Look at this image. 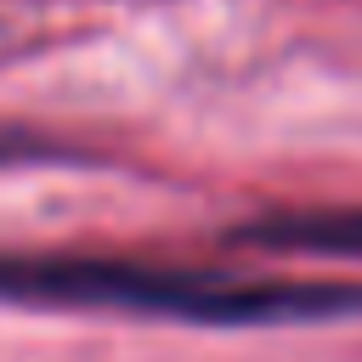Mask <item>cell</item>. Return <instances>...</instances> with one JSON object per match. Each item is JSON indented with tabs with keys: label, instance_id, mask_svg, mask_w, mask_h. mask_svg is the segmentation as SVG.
Masks as SVG:
<instances>
[{
	"label": "cell",
	"instance_id": "2",
	"mask_svg": "<svg viewBox=\"0 0 362 362\" xmlns=\"http://www.w3.org/2000/svg\"><path fill=\"white\" fill-rule=\"evenodd\" d=\"M232 243L260 255H339L362 260V204H305V209H272L232 226Z\"/></svg>",
	"mask_w": 362,
	"mask_h": 362
},
{
	"label": "cell",
	"instance_id": "1",
	"mask_svg": "<svg viewBox=\"0 0 362 362\" xmlns=\"http://www.w3.org/2000/svg\"><path fill=\"white\" fill-rule=\"evenodd\" d=\"M0 300L74 305V311H136L175 322H322L362 317V283L328 277H238L215 266L124 260V255H0Z\"/></svg>",
	"mask_w": 362,
	"mask_h": 362
}]
</instances>
